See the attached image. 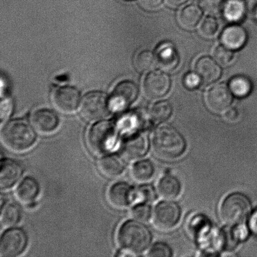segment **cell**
Instances as JSON below:
<instances>
[{
  "label": "cell",
  "instance_id": "cell-1",
  "mask_svg": "<svg viewBox=\"0 0 257 257\" xmlns=\"http://www.w3.org/2000/svg\"><path fill=\"white\" fill-rule=\"evenodd\" d=\"M32 124L22 119L10 120L5 124L1 133L3 144L14 153L30 150L37 141V135Z\"/></svg>",
  "mask_w": 257,
  "mask_h": 257
},
{
  "label": "cell",
  "instance_id": "cell-2",
  "mask_svg": "<svg viewBox=\"0 0 257 257\" xmlns=\"http://www.w3.org/2000/svg\"><path fill=\"white\" fill-rule=\"evenodd\" d=\"M152 148L158 158L172 160L183 155L186 142L182 135L170 125H162L153 133Z\"/></svg>",
  "mask_w": 257,
  "mask_h": 257
},
{
  "label": "cell",
  "instance_id": "cell-3",
  "mask_svg": "<svg viewBox=\"0 0 257 257\" xmlns=\"http://www.w3.org/2000/svg\"><path fill=\"white\" fill-rule=\"evenodd\" d=\"M151 233L147 226L138 220L125 221L117 233L118 245L131 255L143 252L150 246Z\"/></svg>",
  "mask_w": 257,
  "mask_h": 257
},
{
  "label": "cell",
  "instance_id": "cell-4",
  "mask_svg": "<svg viewBox=\"0 0 257 257\" xmlns=\"http://www.w3.org/2000/svg\"><path fill=\"white\" fill-rule=\"evenodd\" d=\"M117 124L110 120L98 122L90 128L86 141L89 150L95 155L105 156L115 150L119 140Z\"/></svg>",
  "mask_w": 257,
  "mask_h": 257
},
{
  "label": "cell",
  "instance_id": "cell-5",
  "mask_svg": "<svg viewBox=\"0 0 257 257\" xmlns=\"http://www.w3.org/2000/svg\"><path fill=\"white\" fill-rule=\"evenodd\" d=\"M250 200L243 194H231L223 201L220 208V217L229 225H240L250 215Z\"/></svg>",
  "mask_w": 257,
  "mask_h": 257
},
{
  "label": "cell",
  "instance_id": "cell-6",
  "mask_svg": "<svg viewBox=\"0 0 257 257\" xmlns=\"http://www.w3.org/2000/svg\"><path fill=\"white\" fill-rule=\"evenodd\" d=\"M110 110L109 99L104 92H90L85 95L80 101V114L87 121H98L104 119Z\"/></svg>",
  "mask_w": 257,
  "mask_h": 257
},
{
  "label": "cell",
  "instance_id": "cell-7",
  "mask_svg": "<svg viewBox=\"0 0 257 257\" xmlns=\"http://www.w3.org/2000/svg\"><path fill=\"white\" fill-rule=\"evenodd\" d=\"M29 237L20 228H10L5 231L0 240V256L16 257L26 250Z\"/></svg>",
  "mask_w": 257,
  "mask_h": 257
},
{
  "label": "cell",
  "instance_id": "cell-8",
  "mask_svg": "<svg viewBox=\"0 0 257 257\" xmlns=\"http://www.w3.org/2000/svg\"><path fill=\"white\" fill-rule=\"evenodd\" d=\"M233 94L225 84L213 85L206 92L205 102L208 109L215 114L225 112L230 108Z\"/></svg>",
  "mask_w": 257,
  "mask_h": 257
},
{
  "label": "cell",
  "instance_id": "cell-9",
  "mask_svg": "<svg viewBox=\"0 0 257 257\" xmlns=\"http://www.w3.org/2000/svg\"><path fill=\"white\" fill-rule=\"evenodd\" d=\"M139 89L137 85L130 80L120 82L115 87L109 99L112 111L120 112L126 109L137 99Z\"/></svg>",
  "mask_w": 257,
  "mask_h": 257
},
{
  "label": "cell",
  "instance_id": "cell-10",
  "mask_svg": "<svg viewBox=\"0 0 257 257\" xmlns=\"http://www.w3.org/2000/svg\"><path fill=\"white\" fill-rule=\"evenodd\" d=\"M180 207L172 201H163L156 206L153 213L154 225L161 230H169L180 220Z\"/></svg>",
  "mask_w": 257,
  "mask_h": 257
},
{
  "label": "cell",
  "instance_id": "cell-11",
  "mask_svg": "<svg viewBox=\"0 0 257 257\" xmlns=\"http://www.w3.org/2000/svg\"><path fill=\"white\" fill-rule=\"evenodd\" d=\"M171 85V79L168 74L161 70H155L149 73L144 80V93L148 99H161L168 94Z\"/></svg>",
  "mask_w": 257,
  "mask_h": 257
},
{
  "label": "cell",
  "instance_id": "cell-12",
  "mask_svg": "<svg viewBox=\"0 0 257 257\" xmlns=\"http://www.w3.org/2000/svg\"><path fill=\"white\" fill-rule=\"evenodd\" d=\"M80 93L75 87H58L52 92L51 100L55 109L64 114L74 112L79 106Z\"/></svg>",
  "mask_w": 257,
  "mask_h": 257
},
{
  "label": "cell",
  "instance_id": "cell-13",
  "mask_svg": "<svg viewBox=\"0 0 257 257\" xmlns=\"http://www.w3.org/2000/svg\"><path fill=\"white\" fill-rule=\"evenodd\" d=\"M148 150V141L142 133L125 136L120 151L123 158L127 161H135L143 157Z\"/></svg>",
  "mask_w": 257,
  "mask_h": 257
},
{
  "label": "cell",
  "instance_id": "cell-14",
  "mask_svg": "<svg viewBox=\"0 0 257 257\" xmlns=\"http://www.w3.org/2000/svg\"><path fill=\"white\" fill-rule=\"evenodd\" d=\"M24 174L21 164L11 158L1 160L0 171V188L3 191H8L19 182Z\"/></svg>",
  "mask_w": 257,
  "mask_h": 257
},
{
  "label": "cell",
  "instance_id": "cell-15",
  "mask_svg": "<svg viewBox=\"0 0 257 257\" xmlns=\"http://www.w3.org/2000/svg\"><path fill=\"white\" fill-rule=\"evenodd\" d=\"M135 189L125 182H118L110 186L107 198L110 205L117 209H124L134 203Z\"/></svg>",
  "mask_w": 257,
  "mask_h": 257
},
{
  "label": "cell",
  "instance_id": "cell-16",
  "mask_svg": "<svg viewBox=\"0 0 257 257\" xmlns=\"http://www.w3.org/2000/svg\"><path fill=\"white\" fill-rule=\"evenodd\" d=\"M30 122L37 132L42 135H49L57 130L60 120L56 113L53 110L42 109L32 113Z\"/></svg>",
  "mask_w": 257,
  "mask_h": 257
},
{
  "label": "cell",
  "instance_id": "cell-17",
  "mask_svg": "<svg viewBox=\"0 0 257 257\" xmlns=\"http://www.w3.org/2000/svg\"><path fill=\"white\" fill-rule=\"evenodd\" d=\"M195 71L203 84H212L219 79L221 75L220 65L211 58L205 56L200 57L196 61Z\"/></svg>",
  "mask_w": 257,
  "mask_h": 257
},
{
  "label": "cell",
  "instance_id": "cell-18",
  "mask_svg": "<svg viewBox=\"0 0 257 257\" xmlns=\"http://www.w3.org/2000/svg\"><path fill=\"white\" fill-rule=\"evenodd\" d=\"M156 64L165 71H173L180 62L177 51L170 44H164L159 47L156 54Z\"/></svg>",
  "mask_w": 257,
  "mask_h": 257
},
{
  "label": "cell",
  "instance_id": "cell-19",
  "mask_svg": "<svg viewBox=\"0 0 257 257\" xmlns=\"http://www.w3.org/2000/svg\"><path fill=\"white\" fill-rule=\"evenodd\" d=\"M40 191L39 183L35 178L27 176L18 186L16 190L17 200L29 206L35 203Z\"/></svg>",
  "mask_w": 257,
  "mask_h": 257
},
{
  "label": "cell",
  "instance_id": "cell-20",
  "mask_svg": "<svg viewBox=\"0 0 257 257\" xmlns=\"http://www.w3.org/2000/svg\"><path fill=\"white\" fill-rule=\"evenodd\" d=\"M223 45L231 50L241 49L246 44L247 34L243 27L232 25L226 27L221 37Z\"/></svg>",
  "mask_w": 257,
  "mask_h": 257
},
{
  "label": "cell",
  "instance_id": "cell-21",
  "mask_svg": "<svg viewBox=\"0 0 257 257\" xmlns=\"http://www.w3.org/2000/svg\"><path fill=\"white\" fill-rule=\"evenodd\" d=\"M98 168L103 175L109 178H115L121 175L125 170L124 160L116 155H105L97 163Z\"/></svg>",
  "mask_w": 257,
  "mask_h": 257
},
{
  "label": "cell",
  "instance_id": "cell-22",
  "mask_svg": "<svg viewBox=\"0 0 257 257\" xmlns=\"http://www.w3.org/2000/svg\"><path fill=\"white\" fill-rule=\"evenodd\" d=\"M202 10L195 5H189L179 12L178 21L183 29H193L197 26L202 17Z\"/></svg>",
  "mask_w": 257,
  "mask_h": 257
},
{
  "label": "cell",
  "instance_id": "cell-23",
  "mask_svg": "<svg viewBox=\"0 0 257 257\" xmlns=\"http://www.w3.org/2000/svg\"><path fill=\"white\" fill-rule=\"evenodd\" d=\"M180 181L174 176L166 175L161 179L158 185V191L163 198L174 200L181 193Z\"/></svg>",
  "mask_w": 257,
  "mask_h": 257
},
{
  "label": "cell",
  "instance_id": "cell-24",
  "mask_svg": "<svg viewBox=\"0 0 257 257\" xmlns=\"http://www.w3.org/2000/svg\"><path fill=\"white\" fill-rule=\"evenodd\" d=\"M21 216V210L17 203L12 201L2 203L0 221L2 226L8 228L14 227L20 222Z\"/></svg>",
  "mask_w": 257,
  "mask_h": 257
},
{
  "label": "cell",
  "instance_id": "cell-25",
  "mask_svg": "<svg viewBox=\"0 0 257 257\" xmlns=\"http://www.w3.org/2000/svg\"><path fill=\"white\" fill-rule=\"evenodd\" d=\"M155 173V167L151 161L141 160L136 162L131 168L132 178L139 183H145L153 177Z\"/></svg>",
  "mask_w": 257,
  "mask_h": 257
},
{
  "label": "cell",
  "instance_id": "cell-26",
  "mask_svg": "<svg viewBox=\"0 0 257 257\" xmlns=\"http://www.w3.org/2000/svg\"><path fill=\"white\" fill-rule=\"evenodd\" d=\"M228 87L232 94L238 97L247 96L252 89L250 79L243 75L233 77L229 83Z\"/></svg>",
  "mask_w": 257,
  "mask_h": 257
},
{
  "label": "cell",
  "instance_id": "cell-27",
  "mask_svg": "<svg viewBox=\"0 0 257 257\" xmlns=\"http://www.w3.org/2000/svg\"><path fill=\"white\" fill-rule=\"evenodd\" d=\"M173 107L170 103L168 100H161L151 107L150 116L156 122H163L171 117Z\"/></svg>",
  "mask_w": 257,
  "mask_h": 257
},
{
  "label": "cell",
  "instance_id": "cell-28",
  "mask_svg": "<svg viewBox=\"0 0 257 257\" xmlns=\"http://www.w3.org/2000/svg\"><path fill=\"white\" fill-rule=\"evenodd\" d=\"M226 19L230 21H239L243 19L246 12L245 2L241 0H228L224 9Z\"/></svg>",
  "mask_w": 257,
  "mask_h": 257
},
{
  "label": "cell",
  "instance_id": "cell-29",
  "mask_svg": "<svg viewBox=\"0 0 257 257\" xmlns=\"http://www.w3.org/2000/svg\"><path fill=\"white\" fill-rule=\"evenodd\" d=\"M156 64V55L150 50L139 52L135 59V66L140 72H146L153 69Z\"/></svg>",
  "mask_w": 257,
  "mask_h": 257
},
{
  "label": "cell",
  "instance_id": "cell-30",
  "mask_svg": "<svg viewBox=\"0 0 257 257\" xmlns=\"http://www.w3.org/2000/svg\"><path fill=\"white\" fill-rule=\"evenodd\" d=\"M156 199V192L153 186L148 185L139 186L135 189L134 203H150Z\"/></svg>",
  "mask_w": 257,
  "mask_h": 257
},
{
  "label": "cell",
  "instance_id": "cell-31",
  "mask_svg": "<svg viewBox=\"0 0 257 257\" xmlns=\"http://www.w3.org/2000/svg\"><path fill=\"white\" fill-rule=\"evenodd\" d=\"M213 54L215 61L223 67L230 65L234 59V52L232 50L225 45H218L214 50Z\"/></svg>",
  "mask_w": 257,
  "mask_h": 257
},
{
  "label": "cell",
  "instance_id": "cell-32",
  "mask_svg": "<svg viewBox=\"0 0 257 257\" xmlns=\"http://www.w3.org/2000/svg\"><path fill=\"white\" fill-rule=\"evenodd\" d=\"M218 28V23L215 18L207 17L201 22L199 32L201 37L211 39L217 34Z\"/></svg>",
  "mask_w": 257,
  "mask_h": 257
},
{
  "label": "cell",
  "instance_id": "cell-33",
  "mask_svg": "<svg viewBox=\"0 0 257 257\" xmlns=\"http://www.w3.org/2000/svg\"><path fill=\"white\" fill-rule=\"evenodd\" d=\"M226 0H200L201 9L208 14L215 15L220 14L225 9Z\"/></svg>",
  "mask_w": 257,
  "mask_h": 257
},
{
  "label": "cell",
  "instance_id": "cell-34",
  "mask_svg": "<svg viewBox=\"0 0 257 257\" xmlns=\"http://www.w3.org/2000/svg\"><path fill=\"white\" fill-rule=\"evenodd\" d=\"M131 215L136 220L146 222L150 220L152 213L148 203H138L133 208Z\"/></svg>",
  "mask_w": 257,
  "mask_h": 257
},
{
  "label": "cell",
  "instance_id": "cell-35",
  "mask_svg": "<svg viewBox=\"0 0 257 257\" xmlns=\"http://www.w3.org/2000/svg\"><path fill=\"white\" fill-rule=\"evenodd\" d=\"M172 255L171 250L166 244L156 243L149 250L148 256L151 257H170Z\"/></svg>",
  "mask_w": 257,
  "mask_h": 257
},
{
  "label": "cell",
  "instance_id": "cell-36",
  "mask_svg": "<svg viewBox=\"0 0 257 257\" xmlns=\"http://www.w3.org/2000/svg\"><path fill=\"white\" fill-rule=\"evenodd\" d=\"M201 82L200 78L196 73H188L183 79L184 85L189 89H195L198 87Z\"/></svg>",
  "mask_w": 257,
  "mask_h": 257
},
{
  "label": "cell",
  "instance_id": "cell-37",
  "mask_svg": "<svg viewBox=\"0 0 257 257\" xmlns=\"http://www.w3.org/2000/svg\"><path fill=\"white\" fill-rule=\"evenodd\" d=\"M163 0H139V4L147 12H155L162 5Z\"/></svg>",
  "mask_w": 257,
  "mask_h": 257
},
{
  "label": "cell",
  "instance_id": "cell-38",
  "mask_svg": "<svg viewBox=\"0 0 257 257\" xmlns=\"http://www.w3.org/2000/svg\"><path fill=\"white\" fill-rule=\"evenodd\" d=\"M13 105L10 100H6L2 103L1 120L2 122L9 117L12 111Z\"/></svg>",
  "mask_w": 257,
  "mask_h": 257
},
{
  "label": "cell",
  "instance_id": "cell-39",
  "mask_svg": "<svg viewBox=\"0 0 257 257\" xmlns=\"http://www.w3.org/2000/svg\"><path fill=\"white\" fill-rule=\"evenodd\" d=\"M240 117L238 110L236 108H229L224 113L223 117L226 121L230 122H235Z\"/></svg>",
  "mask_w": 257,
  "mask_h": 257
},
{
  "label": "cell",
  "instance_id": "cell-40",
  "mask_svg": "<svg viewBox=\"0 0 257 257\" xmlns=\"http://www.w3.org/2000/svg\"><path fill=\"white\" fill-rule=\"evenodd\" d=\"M245 4L246 12L257 18V0H246Z\"/></svg>",
  "mask_w": 257,
  "mask_h": 257
},
{
  "label": "cell",
  "instance_id": "cell-41",
  "mask_svg": "<svg viewBox=\"0 0 257 257\" xmlns=\"http://www.w3.org/2000/svg\"><path fill=\"white\" fill-rule=\"evenodd\" d=\"M248 225L251 232L257 235V210L251 214L250 220H249Z\"/></svg>",
  "mask_w": 257,
  "mask_h": 257
},
{
  "label": "cell",
  "instance_id": "cell-42",
  "mask_svg": "<svg viewBox=\"0 0 257 257\" xmlns=\"http://www.w3.org/2000/svg\"><path fill=\"white\" fill-rule=\"evenodd\" d=\"M188 0H165L166 4L171 7H178L185 4Z\"/></svg>",
  "mask_w": 257,
  "mask_h": 257
}]
</instances>
